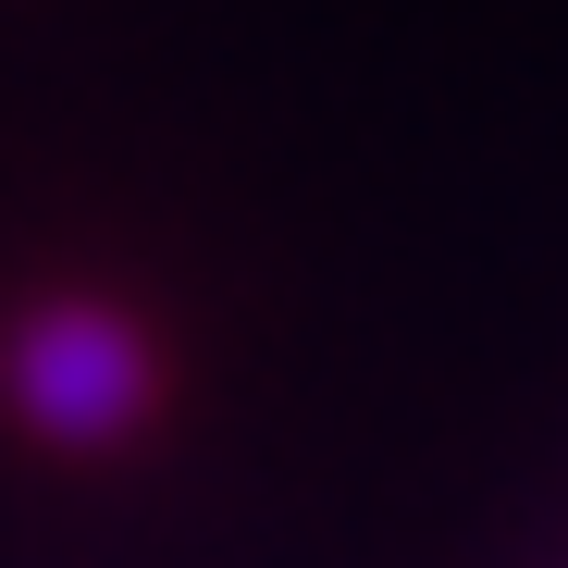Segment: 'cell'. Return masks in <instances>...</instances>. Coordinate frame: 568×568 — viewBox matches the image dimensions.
I'll list each match as a JSON object with an SVG mask.
<instances>
[{
  "label": "cell",
  "instance_id": "cell-1",
  "mask_svg": "<svg viewBox=\"0 0 568 568\" xmlns=\"http://www.w3.org/2000/svg\"><path fill=\"white\" fill-rule=\"evenodd\" d=\"M173 371H161V334L124 310V297H87V284H62V297H26L13 322H0V408H13L38 445L62 457H112L161 420Z\"/></svg>",
  "mask_w": 568,
  "mask_h": 568
}]
</instances>
